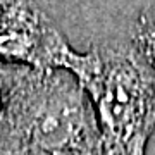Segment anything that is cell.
<instances>
[{"label":"cell","instance_id":"obj_1","mask_svg":"<svg viewBox=\"0 0 155 155\" xmlns=\"http://www.w3.org/2000/svg\"><path fill=\"white\" fill-rule=\"evenodd\" d=\"M79 86L112 140L131 150L141 145L155 122V74L136 52L98 50L95 71Z\"/></svg>","mask_w":155,"mask_h":155},{"label":"cell","instance_id":"obj_4","mask_svg":"<svg viewBox=\"0 0 155 155\" xmlns=\"http://www.w3.org/2000/svg\"><path fill=\"white\" fill-rule=\"evenodd\" d=\"M134 38L136 54L155 74V16H143L140 19Z\"/></svg>","mask_w":155,"mask_h":155},{"label":"cell","instance_id":"obj_2","mask_svg":"<svg viewBox=\"0 0 155 155\" xmlns=\"http://www.w3.org/2000/svg\"><path fill=\"white\" fill-rule=\"evenodd\" d=\"M0 57L41 69H64L78 79L90 52H74L48 17L28 0H0Z\"/></svg>","mask_w":155,"mask_h":155},{"label":"cell","instance_id":"obj_3","mask_svg":"<svg viewBox=\"0 0 155 155\" xmlns=\"http://www.w3.org/2000/svg\"><path fill=\"white\" fill-rule=\"evenodd\" d=\"M83 126V104L74 90L55 88L43 102L33 122V138L45 150H62Z\"/></svg>","mask_w":155,"mask_h":155},{"label":"cell","instance_id":"obj_5","mask_svg":"<svg viewBox=\"0 0 155 155\" xmlns=\"http://www.w3.org/2000/svg\"><path fill=\"white\" fill-rule=\"evenodd\" d=\"M74 155H93V153H90V152H76Z\"/></svg>","mask_w":155,"mask_h":155}]
</instances>
